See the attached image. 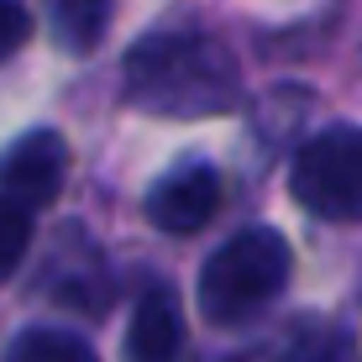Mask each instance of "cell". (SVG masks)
<instances>
[{
	"mask_svg": "<svg viewBox=\"0 0 362 362\" xmlns=\"http://www.w3.org/2000/svg\"><path fill=\"white\" fill-rule=\"evenodd\" d=\"M32 216H37V210H27L21 199L0 194V284L21 268V257H27V247H32Z\"/></svg>",
	"mask_w": 362,
	"mask_h": 362,
	"instance_id": "obj_9",
	"label": "cell"
},
{
	"mask_svg": "<svg viewBox=\"0 0 362 362\" xmlns=\"http://www.w3.org/2000/svg\"><path fill=\"white\" fill-rule=\"evenodd\" d=\"M216 210H221V173L210 163H179L147 194V221L168 236H194L199 226L216 221Z\"/></svg>",
	"mask_w": 362,
	"mask_h": 362,
	"instance_id": "obj_5",
	"label": "cell"
},
{
	"mask_svg": "<svg viewBox=\"0 0 362 362\" xmlns=\"http://www.w3.org/2000/svg\"><path fill=\"white\" fill-rule=\"evenodd\" d=\"M27 37H32V11L21 0H0V64L16 58L27 47Z\"/></svg>",
	"mask_w": 362,
	"mask_h": 362,
	"instance_id": "obj_10",
	"label": "cell"
},
{
	"mask_svg": "<svg viewBox=\"0 0 362 362\" xmlns=\"http://www.w3.org/2000/svg\"><path fill=\"white\" fill-rule=\"evenodd\" d=\"M121 95H127V105L163 121H210L242 105V74L216 37L158 32L127 53Z\"/></svg>",
	"mask_w": 362,
	"mask_h": 362,
	"instance_id": "obj_1",
	"label": "cell"
},
{
	"mask_svg": "<svg viewBox=\"0 0 362 362\" xmlns=\"http://www.w3.org/2000/svg\"><path fill=\"white\" fill-rule=\"evenodd\" d=\"M69 179V142L53 127H32L0 153V194L21 199L27 210H47Z\"/></svg>",
	"mask_w": 362,
	"mask_h": 362,
	"instance_id": "obj_4",
	"label": "cell"
},
{
	"mask_svg": "<svg viewBox=\"0 0 362 362\" xmlns=\"http://www.w3.org/2000/svg\"><path fill=\"white\" fill-rule=\"evenodd\" d=\"M184 310L173 289H147L127 320V362H179Z\"/></svg>",
	"mask_w": 362,
	"mask_h": 362,
	"instance_id": "obj_6",
	"label": "cell"
},
{
	"mask_svg": "<svg viewBox=\"0 0 362 362\" xmlns=\"http://www.w3.org/2000/svg\"><path fill=\"white\" fill-rule=\"evenodd\" d=\"M6 362H100L95 346L74 331H53V326H37V331H21L11 341Z\"/></svg>",
	"mask_w": 362,
	"mask_h": 362,
	"instance_id": "obj_8",
	"label": "cell"
},
{
	"mask_svg": "<svg viewBox=\"0 0 362 362\" xmlns=\"http://www.w3.org/2000/svg\"><path fill=\"white\" fill-rule=\"evenodd\" d=\"M284 362H341V341H336L331 331H315V336H305Z\"/></svg>",
	"mask_w": 362,
	"mask_h": 362,
	"instance_id": "obj_11",
	"label": "cell"
},
{
	"mask_svg": "<svg viewBox=\"0 0 362 362\" xmlns=\"http://www.w3.org/2000/svg\"><path fill=\"white\" fill-rule=\"evenodd\" d=\"M116 0H53V37L64 53H95L105 42Z\"/></svg>",
	"mask_w": 362,
	"mask_h": 362,
	"instance_id": "obj_7",
	"label": "cell"
},
{
	"mask_svg": "<svg viewBox=\"0 0 362 362\" xmlns=\"http://www.w3.org/2000/svg\"><path fill=\"white\" fill-rule=\"evenodd\" d=\"M294 273V252L284 242V231L273 226H242L236 236L216 247L199 268V315L210 326H242L257 310H268L284 294Z\"/></svg>",
	"mask_w": 362,
	"mask_h": 362,
	"instance_id": "obj_2",
	"label": "cell"
},
{
	"mask_svg": "<svg viewBox=\"0 0 362 362\" xmlns=\"http://www.w3.org/2000/svg\"><path fill=\"white\" fill-rule=\"evenodd\" d=\"M289 194L315 221H362V127H331L294 153Z\"/></svg>",
	"mask_w": 362,
	"mask_h": 362,
	"instance_id": "obj_3",
	"label": "cell"
}]
</instances>
